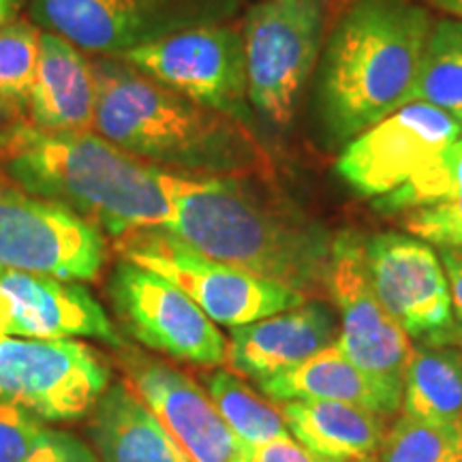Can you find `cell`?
I'll return each instance as SVG.
<instances>
[{
	"label": "cell",
	"instance_id": "obj_7",
	"mask_svg": "<svg viewBox=\"0 0 462 462\" xmlns=\"http://www.w3.org/2000/svg\"><path fill=\"white\" fill-rule=\"evenodd\" d=\"M328 296L343 317V330L334 343L366 374L392 420L402 407L404 371L413 345L411 337L374 293L366 270L364 238L357 231L334 236Z\"/></svg>",
	"mask_w": 462,
	"mask_h": 462
},
{
	"label": "cell",
	"instance_id": "obj_34",
	"mask_svg": "<svg viewBox=\"0 0 462 462\" xmlns=\"http://www.w3.org/2000/svg\"><path fill=\"white\" fill-rule=\"evenodd\" d=\"M14 123H17L15 116H14V114H9L7 109H5V107H0V129H3V126L14 125Z\"/></svg>",
	"mask_w": 462,
	"mask_h": 462
},
{
	"label": "cell",
	"instance_id": "obj_37",
	"mask_svg": "<svg viewBox=\"0 0 462 462\" xmlns=\"http://www.w3.org/2000/svg\"><path fill=\"white\" fill-rule=\"evenodd\" d=\"M458 142H460V143H462V137H460V140H458Z\"/></svg>",
	"mask_w": 462,
	"mask_h": 462
},
{
	"label": "cell",
	"instance_id": "obj_27",
	"mask_svg": "<svg viewBox=\"0 0 462 462\" xmlns=\"http://www.w3.org/2000/svg\"><path fill=\"white\" fill-rule=\"evenodd\" d=\"M45 430L42 418L0 401V462H26Z\"/></svg>",
	"mask_w": 462,
	"mask_h": 462
},
{
	"label": "cell",
	"instance_id": "obj_9",
	"mask_svg": "<svg viewBox=\"0 0 462 462\" xmlns=\"http://www.w3.org/2000/svg\"><path fill=\"white\" fill-rule=\"evenodd\" d=\"M114 58L255 129L240 28L225 22L184 28Z\"/></svg>",
	"mask_w": 462,
	"mask_h": 462
},
{
	"label": "cell",
	"instance_id": "obj_18",
	"mask_svg": "<svg viewBox=\"0 0 462 462\" xmlns=\"http://www.w3.org/2000/svg\"><path fill=\"white\" fill-rule=\"evenodd\" d=\"M97 86L90 60L71 42L42 31L31 97V126L39 131H95Z\"/></svg>",
	"mask_w": 462,
	"mask_h": 462
},
{
	"label": "cell",
	"instance_id": "obj_1",
	"mask_svg": "<svg viewBox=\"0 0 462 462\" xmlns=\"http://www.w3.org/2000/svg\"><path fill=\"white\" fill-rule=\"evenodd\" d=\"M167 229L204 255L306 300L328 296L332 234L296 206L263 193L248 176L170 171Z\"/></svg>",
	"mask_w": 462,
	"mask_h": 462
},
{
	"label": "cell",
	"instance_id": "obj_17",
	"mask_svg": "<svg viewBox=\"0 0 462 462\" xmlns=\"http://www.w3.org/2000/svg\"><path fill=\"white\" fill-rule=\"evenodd\" d=\"M337 317L321 300L231 328L225 364L231 373L265 381L298 366L337 340Z\"/></svg>",
	"mask_w": 462,
	"mask_h": 462
},
{
	"label": "cell",
	"instance_id": "obj_16",
	"mask_svg": "<svg viewBox=\"0 0 462 462\" xmlns=\"http://www.w3.org/2000/svg\"><path fill=\"white\" fill-rule=\"evenodd\" d=\"M120 364L126 383L170 430L190 462H238L240 441L190 374L142 351H126Z\"/></svg>",
	"mask_w": 462,
	"mask_h": 462
},
{
	"label": "cell",
	"instance_id": "obj_15",
	"mask_svg": "<svg viewBox=\"0 0 462 462\" xmlns=\"http://www.w3.org/2000/svg\"><path fill=\"white\" fill-rule=\"evenodd\" d=\"M95 338L125 346L99 300L82 282L0 270V338Z\"/></svg>",
	"mask_w": 462,
	"mask_h": 462
},
{
	"label": "cell",
	"instance_id": "obj_10",
	"mask_svg": "<svg viewBox=\"0 0 462 462\" xmlns=\"http://www.w3.org/2000/svg\"><path fill=\"white\" fill-rule=\"evenodd\" d=\"M106 257L99 229L0 173V270L88 282L101 274Z\"/></svg>",
	"mask_w": 462,
	"mask_h": 462
},
{
	"label": "cell",
	"instance_id": "obj_24",
	"mask_svg": "<svg viewBox=\"0 0 462 462\" xmlns=\"http://www.w3.org/2000/svg\"><path fill=\"white\" fill-rule=\"evenodd\" d=\"M204 388L227 429L245 446H259L289 435L281 409L248 388L236 373H208L204 374Z\"/></svg>",
	"mask_w": 462,
	"mask_h": 462
},
{
	"label": "cell",
	"instance_id": "obj_23",
	"mask_svg": "<svg viewBox=\"0 0 462 462\" xmlns=\"http://www.w3.org/2000/svg\"><path fill=\"white\" fill-rule=\"evenodd\" d=\"M407 103H429L454 116L462 112V20L435 22L420 71L404 97Z\"/></svg>",
	"mask_w": 462,
	"mask_h": 462
},
{
	"label": "cell",
	"instance_id": "obj_25",
	"mask_svg": "<svg viewBox=\"0 0 462 462\" xmlns=\"http://www.w3.org/2000/svg\"><path fill=\"white\" fill-rule=\"evenodd\" d=\"M42 28L32 20L0 24V107L24 120L31 114V97L39 62Z\"/></svg>",
	"mask_w": 462,
	"mask_h": 462
},
{
	"label": "cell",
	"instance_id": "obj_13",
	"mask_svg": "<svg viewBox=\"0 0 462 462\" xmlns=\"http://www.w3.org/2000/svg\"><path fill=\"white\" fill-rule=\"evenodd\" d=\"M462 137V125L446 109L407 103L346 142L337 171L356 193L383 198L407 184Z\"/></svg>",
	"mask_w": 462,
	"mask_h": 462
},
{
	"label": "cell",
	"instance_id": "obj_8",
	"mask_svg": "<svg viewBox=\"0 0 462 462\" xmlns=\"http://www.w3.org/2000/svg\"><path fill=\"white\" fill-rule=\"evenodd\" d=\"M240 0H26L31 20L92 56H120L143 43L221 24Z\"/></svg>",
	"mask_w": 462,
	"mask_h": 462
},
{
	"label": "cell",
	"instance_id": "obj_11",
	"mask_svg": "<svg viewBox=\"0 0 462 462\" xmlns=\"http://www.w3.org/2000/svg\"><path fill=\"white\" fill-rule=\"evenodd\" d=\"M109 364L79 340L0 338V401L45 421H73L107 390Z\"/></svg>",
	"mask_w": 462,
	"mask_h": 462
},
{
	"label": "cell",
	"instance_id": "obj_4",
	"mask_svg": "<svg viewBox=\"0 0 462 462\" xmlns=\"http://www.w3.org/2000/svg\"><path fill=\"white\" fill-rule=\"evenodd\" d=\"M432 26L415 0L346 5L315 69L317 114L334 142H351L402 106Z\"/></svg>",
	"mask_w": 462,
	"mask_h": 462
},
{
	"label": "cell",
	"instance_id": "obj_33",
	"mask_svg": "<svg viewBox=\"0 0 462 462\" xmlns=\"http://www.w3.org/2000/svg\"><path fill=\"white\" fill-rule=\"evenodd\" d=\"M432 343H454V345L462 346V328L460 326H454L452 330L446 334V337L439 338V340H432Z\"/></svg>",
	"mask_w": 462,
	"mask_h": 462
},
{
	"label": "cell",
	"instance_id": "obj_35",
	"mask_svg": "<svg viewBox=\"0 0 462 462\" xmlns=\"http://www.w3.org/2000/svg\"><path fill=\"white\" fill-rule=\"evenodd\" d=\"M452 246H462V234L458 236V238H456V240H454V245H452Z\"/></svg>",
	"mask_w": 462,
	"mask_h": 462
},
{
	"label": "cell",
	"instance_id": "obj_26",
	"mask_svg": "<svg viewBox=\"0 0 462 462\" xmlns=\"http://www.w3.org/2000/svg\"><path fill=\"white\" fill-rule=\"evenodd\" d=\"M366 462H462V424H435L402 415L390 424Z\"/></svg>",
	"mask_w": 462,
	"mask_h": 462
},
{
	"label": "cell",
	"instance_id": "obj_28",
	"mask_svg": "<svg viewBox=\"0 0 462 462\" xmlns=\"http://www.w3.org/2000/svg\"><path fill=\"white\" fill-rule=\"evenodd\" d=\"M26 462H99V458L82 439L48 429Z\"/></svg>",
	"mask_w": 462,
	"mask_h": 462
},
{
	"label": "cell",
	"instance_id": "obj_29",
	"mask_svg": "<svg viewBox=\"0 0 462 462\" xmlns=\"http://www.w3.org/2000/svg\"><path fill=\"white\" fill-rule=\"evenodd\" d=\"M238 462H328L306 449L302 443L289 435L276 437L273 441L259 446H245L240 443Z\"/></svg>",
	"mask_w": 462,
	"mask_h": 462
},
{
	"label": "cell",
	"instance_id": "obj_14",
	"mask_svg": "<svg viewBox=\"0 0 462 462\" xmlns=\"http://www.w3.org/2000/svg\"><path fill=\"white\" fill-rule=\"evenodd\" d=\"M364 255L379 302L409 337L432 343L452 330L449 282L429 242L383 231L364 238Z\"/></svg>",
	"mask_w": 462,
	"mask_h": 462
},
{
	"label": "cell",
	"instance_id": "obj_6",
	"mask_svg": "<svg viewBox=\"0 0 462 462\" xmlns=\"http://www.w3.org/2000/svg\"><path fill=\"white\" fill-rule=\"evenodd\" d=\"M116 251L126 262L173 282L217 326H246L306 302L291 289L204 255L167 227L129 231L116 238Z\"/></svg>",
	"mask_w": 462,
	"mask_h": 462
},
{
	"label": "cell",
	"instance_id": "obj_36",
	"mask_svg": "<svg viewBox=\"0 0 462 462\" xmlns=\"http://www.w3.org/2000/svg\"><path fill=\"white\" fill-rule=\"evenodd\" d=\"M456 120H458V123H460V125H462V112H460V114H458V116H456Z\"/></svg>",
	"mask_w": 462,
	"mask_h": 462
},
{
	"label": "cell",
	"instance_id": "obj_32",
	"mask_svg": "<svg viewBox=\"0 0 462 462\" xmlns=\"http://www.w3.org/2000/svg\"><path fill=\"white\" fill-rule=\"evenodd\" d=\"M421 3L430 5V7L439 11H446V14L462 20V0H421Z\"/></svg>",
	"mask_w": 462,
	"mask_h": 462
},
{
	"label": "cell",
	"instance_id": "obj_2",
	"mask_svg": "<svg viewBox=\"0 0 462 462\" xmlns=\"http://www.w3.org/2000/svg\"><path fill=\"white\" fill-rule=\"evenodd\" d=\"M95 133L133 157L173 173H270L255 129L189 99L114 56H92Z\"/></svg>",
	"mask_w": 462,
	"mask_h": 462
},
{
	"label": "cell",
	"instance_id": "obj_30",
	"mask_svg": "<svg viewBox=\"0 0 462 462\" xmlns=\"http://www.w3.org/2000/svg\"><path fill=\"white\" fill-rule=\"evenodd\" d=\"M437 253L449 282L454 317L458 319V326L462 328V246H439Z\"/></svg>",
	"mask_w": 462,
	"mask_h": 462
},
{
	"label": "cell",
	"instance_id": "obj_21",
	"mask_svg": "<svg viewBox=\"0 0 462 462\" xmlns=\"http://www.w3.org/2000/svg\"><path fill=\"white\" fill-rule=\"evenodd\" d=\"M259 392L274 402L332 401L346 402L383 415V402L360 368L338 349L337 343L323 346L298 366L259 381Z\"/></svg>",
	"mask_w": 462,
	"mask_h": 462
},
{
	"label": "cell",
	"instance_id": "obj_20",
	"mask_svg": "<svg viewBox=\"0 0 462 462\" xmlns=\"http://www.w3.org/2000/svg\"><path fill=\"white\" fill-rule=\"evenodd\" d=\"M279 409L296 441L328 462L371 460L390 429L383 415L346 402L289 401Z\"/></svg>",
	"mask_w": 462,
	"mask_h": 462
},
{
	"label": "cell",
	"instance_id": "obj_31",
	"mask_svg": "<svg viewBox=\"0 0 462 462\" xmlns=\"http://www.w3.org/2000/svg\"><path fill=\"white\" fill-rule=\"evenodd\" d=\"M26 7V0H0V24L15 20Z\"/></svg>",
	"mask_w": 462,
	"mask_h": 462
},
{
	"label": "cell",
	"instance_id": "obj_12",
	"mask_svg": "<svg viewBox=\"0 0 462 462\" xmlns=\"http://www.w3.org/2000/svg\"><path fill=\"white\" fill-rule=\"evenodd\" d=\"M107 298L120 326L140 345L198 366L225 364L227 338L217 323L157 273L120 259L109 274Z\"/></svg>",
	"mask_w": 462,
	"mask_h": 462
},
{
	"label": "cell",
	"instance_id": "obj_19",
	"mask_svg": "<svg viewBox=\"0 0 462 462\" xmlns=\"http://www.w3.org/2000/svg\"><path fill=\"white\" fill-rule=\"evenodd\" d=\"M90 413L88 435L103 462H190L126 381L109 383Z\"/></svg>",
	"mask_w": 462,
	"mask_h": 462
},
{
	"label": "cell",
	"instance_id": "obj_5",
	"mask_svg": "<svg viewBox=\"0 0 462 462\" xmlns=\"http://www.w3.org/2000/svg\"><path fill=\"white\" fill-rule=\"evenodd\" d=\"M332 0H259L242 22L248 101L274 126L296 118L319 65Z\"/></svg>",
	"mask_w": 462,
	"mask_h": 462
},
{
	"label": "cell",
	"instance_id": "obj_3",
	"mask_svg": "<svg viewBox=\"0 0 462 462\" xmlns=\"http://www.w3.org/2000/svg\"><path fill=\"white\" fill-rule=\"evenodd\" d=\"M0 173L114 240L135 229L167 227L173 217L170 171L133 157L95 131L15 126L0 143Z\"/></svg>",
	"mask_w": 462,
	"mask_h": 462
},
{
	"label": "cell",
	"instance_id": "obj_22",
	"mask_svg": "<svg viewBox=\"0 0 462 462\" xmlns=\"http://www.w3.org/2000/svg\"><path fill=\"white\" fill-rule=\"evenodd\" d=\"M402 415L462 424V346L421 343L413 346L404 371Z\"/></svg>",
	"mask_w": 462,
	"mask_h": 462
}]
</instances>
